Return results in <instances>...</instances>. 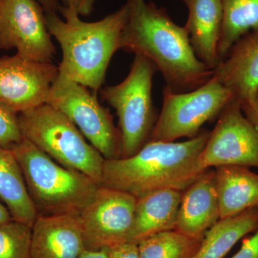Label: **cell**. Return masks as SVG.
Wrapping results in <instances>:
<instances>
[{
  "mask_svg": "<svg viewBox=\"0 0 258 258\" xmlns=\"http://www.w3.org/2000/svg\"><path fill=\"white\" fill-rule=\"evenodd\" d=\"M78 258H108V249H102L99 250L84 249Z\"/></svg>",
  "mask_w": 258,
  "mask_h": 258,
  "instance_id": "obj_30",
  "label": "cell"
},
{
  "mask_svg": "<svg viewBox=\"0 0 258 258\" xmlns=\"http://www.w3.org/2000/svg\"><path fill=\"white\" fill-rule=\"evenodd\" d=\"M45 13H57L60 11V0H37Z\"/></svg>",
  "mask_w": 258,
  "mask_h": 258,
  "instance_id": "obj_29",
  "label": "cell"
},
{
  "mask_svg": "<svg viewBox=\"0 0 258 258\" xmlns=\"http://www.w3.org/2000/svg\"><path fill=\"white\" fill-rule=\"evenodd\" d=\"M232 258H258V228L253 235L244 239L240 249Z\"/></svg>",
  "mask_w": 258,
  "mask_h": 258,
  "instance_id": "obj_25",
  "label": "cell"
},
{
  "mask_svg": "<svg viewBox=\"0 0 258 258\" xmlns=\"http://www.w3.org/2000/svg\"><path fill=\"white\" fill-rule=\"evenodd\" d=\"M157 68L135 55L130 72L121 83L106 86L101 95L116 111L121 157H132L150 141L159 118L152 100L153 78Z\"/></svg>",
  "mask_w": 258,
  "mask_h": 258,
  "instance_id": "obj_6",
  "label": "cell"
},
{
  "mask_svg": "<svg viewBox=\"0 0 258 258\" xmlns=\"http://www.w3.org/2000/svg\"><path fill=\"white\" fill-rule=\"evenodd\" d=\"M58 67L18 55L0 58V102L17 113L46 103Z\"/></svg>",
  "mask_w": 258,
  "mask_h": 258,
  "instance_id": "obj_12",
  "label": "cell"
},
{
  "mask_svg": "<svg viewBox=\"0 0 258 258\" xmlns=\"http://www.w3.org/2000/svg\"><path fill=\"white\" fill-rule=\"evenodd\" d=\"M245 116L258 128V90L250 106L242 108Z\"/></svg>",
  "mask_w": 258,
  "mask_h": 258,
  "instance_id": "obj_28",
  "label": "cell"
},
{
  "mask_svg": "<svg viewBox=\"0 0 258 258\" xmlns=\"http://www.w3.org/2000/svg\"><path fill=\"white\" fill-rule=\"evenodd\" d=\"M188 10L184 28L199 60L212 71L222 60L218 54L223 10L221 0H182Z\"/></svg>",
  "mask_w": 258,
  "mask_h": 258,
  "instance_id": "obj_16",
  "label": "cell"
},
{
  "mask_svg": "<svg viewBox=\"0 0 258 258\" xmlns=\"http://www.w3.org/2000/svg\"><path fill=\"white\" fill-rule=\"evenodd\" d=\"M233 98L230 90L213 76L189 92L176 93L165 86L162 109L150 141L172 142L197 137L203 125L217 118Z\"/></svg>",
  "mask_w": 258,
  "mask_h": 258,
  "instance_id": "obj_7",
  "label": "cell"
},
{
  "mask_svg": "<svg viewBox=\"0 0 258 258\" xmlns=\"http://www.w3.org/2000/svg\"><path fill=\"white\" fill-rule=\"evenodd\" d=\"M182 191L161 189L137 199L128 242L138 244L156 234L175 229Z\"/></svg>",
  "mask_w": 258,
  "mask_h": 258,
  "instance_id": "obj_17",
  "label": "cell"
},
{
  "mask_svg": "<svg viewBox=\"0 0 258 258\" xmlns=\"http://www.w3.org/2000/svg\"><path fill=\"white\" fill-rule=\"evenodd\" d=\"M220 220L215 169L210 168L182 191L174 230L203 240Z\"/></svg>",
  "mask_w": 258,
  "mask_h": 258,
  "instance_id": "obj_14",
  "label": "cell"
},
{
  "mask_svg": "<svg viewBox=\"0 0 258 258\" xmlns=\"http://www.w3.org/2000/svg\"><path fill=\"white\" fill-rule=\"evenodd\" d=\"M23 138L60 165L79 171L101 186L106 161L64 113L43 103L18 113Z\"/></svg>",
  "mask_w": 258,
  "mask_h": 258,
  "instance_id": "obj_5",
  "label": "cell"
},
{
  "mask_svg": "<svg viewBox=\"0 0 258 258\" xmlns=\"http://www.w3.org/2000/svg\"><path fill=\"white\" fill-rule=\"evenodd\" d=\"M223 22L218 44L222 61L245 34L258 29V0H221Z\"/></svg>",
  "mask_w": 258,
  "mask_h": 258,
  "instance_id": "obj_21",
  "label": "cell"
},
{
  "mask_svg": "<svg viewBox=\"0 0 258 258\" xmlns=\"http://www.w3.org/2000/svg\"><path fill=\"white\" fill-rule=\"evenodd\" d=\"M128 18L120 49L151 61L166 87L176 93L192 91L213 76L195 55L184 27L176 25L164 8L146 0H126Z\"/></svg>",
  "mask_w": 258,
  "mask_h": 258,
  "instance_id": "obj_1",
  "label": "cell"
},
{
  "mask_svg": "<svg viewBox=\"0 0 258 258\" xmlns=\"http://www.w3.org/2000/svg\"><path fill=\"white\" fill-rule=\"evenodd\" d=\"M108 258H139L138 246L125 242L108 249Z\"/></svg>",
  "mask_w": 258,
  "mask_h": 258,
  "instance_id": "obj_26",
  "label": "cell"
},
{
  "mask_svg": "<svg viewBox=\"0 0 258 258\" xmlns=\"http://www.w3.org/2000/svg\"><path fill=\"white\" fill-rule=\"evenodd\" d=\"M210 134L203 128L185 142L149 141L132 157L106 159L101 186L137 199L158 190L184 191L205 171L198 158Z\"/></svg>",
  "mask_w": 258,
  "mask_h": 258,
  "instance_id": "obj_2",
  "label": "cell"
},
{
  "mask_svg": "<svg viewBox=\"0 0 258 258\" xmlns=\"http://www.w3.org/2000/svg\"><path fill=\"white\" fill-rule=\"evenodd\" d=\"M258 228V208L220 219L206 232L192 258H223L238 241Z\"/></svg>",
  "mask_w": 258,
  "mask_h": 258,
  "instance_id": "obj_20",
  "label": "cell"
},
{
  "mask_svg": "<svg viewBox=\"0 0 258 258\" xmlns=\"http://www.w3.org/2000/svg\"><path fill=\"white\" fill-rule=\"evenodd\" d=\"M46 103L64 113L105 159H120V134L109 110L88 88L57 75Z\"/></svg>",
  "mask_w": 258,
  "mask_h": 258,
  "instance_id": "obj_8",
  "label": "cell"
},
{
  "mask_svg": "<svg viewBox=\"0 0 258 258\" xmlns=\"http://www.w3.org/2000/svg\"><path fill=\"white\" fill-rule=\"evenodd\" d=\"M198 163L204 170L226 165L258 169V128L235 98L217 117Z\"/></svg>",
  "mask_w": 258,
  "mask_h": 258,
  "instance_id": "obj_9",
  "label": "cell"
},
{
  "mask_svg": "<svg viewBox=\"0 0 258 258\" xmlns=\"http://www.w3.org/2000/svg\"><path fill=\"white\" fill-rule=\"evenodd\" d=\"M32 227L10 220L0 224V258H30Z\"/></svg>",
  "mask_w": 258,
  "mask_h": 258,
  "instance_id": "obj_23",
  "label": "cell"
},
{
  "mask_svg": "<svg viewBox=\"0 0 258 258\" xmlns=\"http://www.w3.org/2000/svg\"><path fill=\"white\" fill-rule=\"evenodd\" d=\"M60 13H45L47 28L62 50L58 74L98 91L104 83L110 61L120 49L122 32L128 18L126 3L106 18L87 23L74 10L61 5Z\"/></svg>",
  "mask_w": 258,
  "mask_h": 258,
  "instance_id": "obj_3",
  "label": "cell"
},
{
  "mask_svg": "<svg viewBox=\"0 0 258 258\" xmlns=\"http://www.w3.org/2000/svg\"><path fill=\"white\" fill-rule=\"evenodd\" d=\"M1 49H3V47H2L1 43H0V50H1Z\"/></svg>",
  "mask_w": 258,
  "mask_h": 258,
  "instance_id": "obj_32",
  "label": "cell"
},
{
  "mask_svg": "<svg viewBox=\"0 0 258 258\" xmlns=\"http://www.w3.org/2000/svg\"><path fill=\"white\" fill-rule=\"evenodd\" d=\"M62 6L74 10L80 16H88L92 13L97 0H60Z\"/></svg>",
  "mask_w": 258,
  "mask_h": 258,
  "instance_id": "obj_27",
  "label": "cell"
},
{
  "mask_svg": "<svg viewBox=\"0 0 258 258\" xmlns=\"http://www.w3.org/2000/svg\"><path fill=\"white\" fill-rule=\"evenodd\" d=\"M12 220L13 219L12 218L8 208L0 203V224L6 223Z\"/></svg>",
  "mask_w": 258,
  "mask_h": 258,
  "instance_id": "obj_31",
  "label": "cell"
},
{
  "mask_svg": "<svg viewBox=\"0 0 258 258\" xmlns=\"http://www.w3.org/2000/svg\"><path fill=\"white\" fill-rule=\"evenodd\" d=\"M18 117L17 112L0 102V147L11 149L23 139Z\"/></svg>",
  "mask_w": 258,
  "mask_h": 258,
  "instance_id": "obj_24",
  "label": "cell"
},
{
  "mask_svg": "<svg viewBox=\"0 0 258 258\" xmlns=\"http://www.w3.org/2000/svg\"><path fill=\"white\" fill-rule=\"evenodd\" d=\"M0 199L12 218L32 227L37 212L12 149L0 147Z\"/></svg>",
  "mask_w": 258,
  "mask_h": 258,
  "instance_id": "obj_19",
  "label": "cell"
},
{
  "mask_svg": "<svg viewBox=\"0 0 258 258\" xmlns=\"http://www.w3.org/2000/svg\"><path fill=\"white\" fill-rule=\"evenodd\" d=\"M0 43L26 60L51 62L55 47L37 0H0Z\"/></svg>",
  "mask_w": 258,
  "mask_h": 258,
  "instance_id": "obj_11",
  "label": "cell"
},
{
  "mask_svg": "<svg viewBox=\"0 0 258 258\" xmlns=\"http://www.w3.org/2000/svg\"><path fill=\"white\" fill-rule=\"evenodd\" d=\"M84 249L80 215H37L32 227L30 258H78Z\"/></svg>",
  "mask_w": 258,
  "mask_h": 258,
  "instance_id": "obj_15",
  "label": "cell"
},
{
  "mask_svg": "<svg viewBox=\"0 0 258 258\" xmlns=\"http://www.w3.org/2000/svg\"><path fill=\"white\" fill-rule=\"evenodd\" d=\"M213 73L241 108L250 106L258 90V29L239 39Z\"/></svg>",
  "mask_w": 258,
  "mask_h": 258,
  "instance_id": "obj_13",
  "label": "cell"
},
{
  "mask_svg": "<svg viewBox=\"0 0 258 258\" xmlns=\"http://www.w3.org/2000/svg\"><path fill=\"white\" fill-rule=\"evenodd\" d=\"M201 242L173 230L150 236L137 246L139 258H192Z\"/></svg>",
  "mask_w": 258,
  "mask_h": 258,
  "instance_id": "obj_22",
  "label": "cell"
},
{
  "mask_svg": "<svg viewBox=\"0 0 258 258\" xmlns=\"http://www.w3.org/2000/svg\"><path fill=\"white\" fill-rule=\"evenodd\" d=\"M11 149L37 215H80L100 186L83 173L60 165L28 139Z\"/></svg>",
  "mask_w": 258,
  "mask_h": 258,
  "instance_id": "obj_4",
  "label": "cell"
},
{
  "mask_svg": "<svg viewBox=\"0 0 258 258\" xmlns=\"http://www.w3.org/2000/svg\"><path fill=\"white\" fill-rule=\"evenodd\" d=\"M137 198L100 186L80 215L85 249H110L128 242Z\"/></svg>",
  "mask_w": 258,
  "mask_h": 258,
  "instance_id": "obj_10",
  "label": "cell"
},
{
  "mask_svg": "<svg viewBox=\"0 0 258 258\" xmlns=\"http://www.w3.org/2000/svg\"><path fill=\"white\" fill-rule=\"evenodd\" d=\"M214 169L220 219L258 208L257 173L242 166H220Z\"/></svg>",
  "mask_w": 258,
  "mask_h": 258,
  "instance_id": "obj_18",
  "label": "cell"
}]
</instances>
